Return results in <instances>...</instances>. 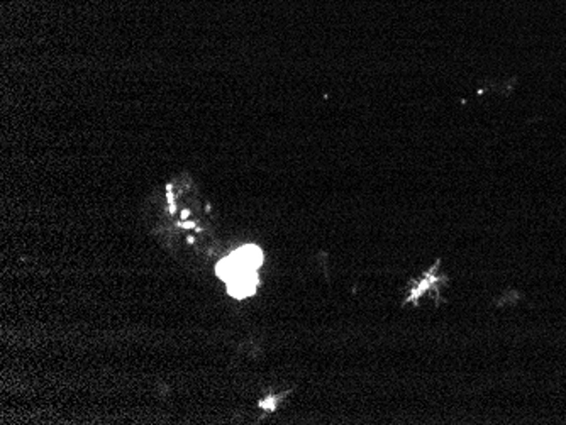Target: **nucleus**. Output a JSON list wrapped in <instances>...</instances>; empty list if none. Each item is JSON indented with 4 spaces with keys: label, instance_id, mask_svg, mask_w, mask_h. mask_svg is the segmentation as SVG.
<instances>
[{
    "label": "nucleus",
    "instance_id": "f257e3e1",
    "mask_svg": "<svg viewBox=\"0 0 566 425\" xmlns=\"http://www.w3.org/2000/svg\"><path fill=\"white\" fill-rule=\"evenodd\" d=\"M256 270L242 268V270H237L236 275L227 281V292L236 298H244V296H249L256 292Z\"/></svg>",
    "mask_w": 566,
    "mask_h": 425
},
{
    "label": "nucleus",
    "instance_id": "f03ea898",
    "mask_svg": "<svg viewBox=\"0 0 566 425\" xmlns=\"http://www.w3.org/2000/svg\"><path fill=\"white\" fill-rule=\"evenodd\" d=\"M229 258L237 268H248V270H256L261 265L263 254L256 246H244V248L237 249L236 253H232Z\"/></svg>",
    "mask_w": 566,
    "mask_h": 425
},
{
    "label": "nucleus",
    "instance_id": "7ed1b4c3",
    "mask_svg": "<svg viewBox=\"0 0 566 425\" xmlns=\"http://www.w3.org/2000/svg\"><path fill=\"white\" fill-rule=\"evenodd\" d=\"M261 407L268 408V410H273V400H265V401H261Z\"/></svg>",
    "mask_w": 566,
    "mask_h": 425
},
{
    "label": "nucleus",
    "instance_id": "20e7f679",
    "mask_svg": "<svg viewBox=\"0 0 566 425\" xmlns=\"http://www.w3.org/2000/svg\"><path fill=\"white\" fill-rule=\"evenodd\" d=\"M180 226H181V227H192V226H193V222H181Z\"/></svg>",
    "mask_w": 566,
    "mask_h": 425
},
{
    "label": "nucleus",
    "instance_id": "39448f33",
    "mask_svg": "<svg viewBox=\"0 0 566 425\" xmlns=\"http://www.w3.org/2000/svg\"><path fill=\"white\" fill-rule=\"evenodd\" d=\"M188 214H190V212H188V210H183V214H181V217H183V219H187V217H188Z\"/></svg>",
    "mask_w": 566,
    "mask_h": 425
}]
</instances>
